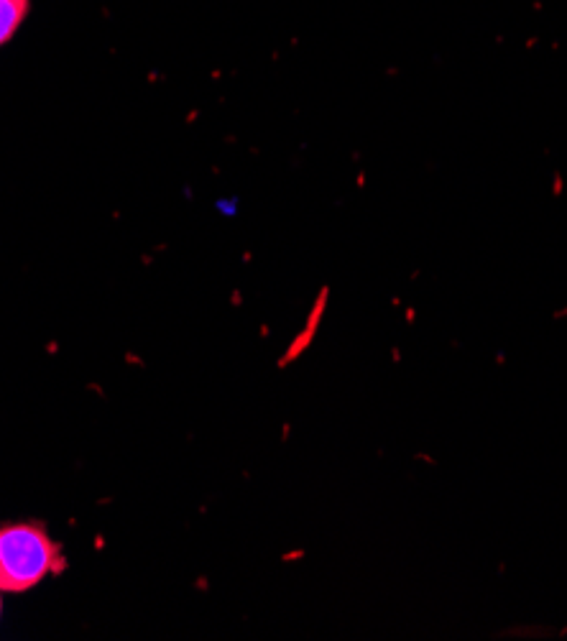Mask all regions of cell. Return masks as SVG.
<instances>
[{
    "label": "cell",
    "instance_id": "6da1fadb",
    "mask_svg": "<svg viewBox=\"0 0 567 641\" xmlns=\"http://www.w3.org/2000/svg\"><path fill=\"white\" fill-rule=\"evenodd\" d=\"M62 552L44 529L13 524L0 529V593H23L59 567Z\"/></svg>",
    "mask_w": 567,
    "mask_h": 641
},
{
    "label": "cell",
    "instance_id": "7a4b0ae2",
    "mask_svg": "<svg viewBox=\"0 0 567 641\" xmlns=\"http://www.w3.org/2000/svg\"><path fill=\"white\" fill-rule=\"evenodd\" d=\"M26 11L28 0H0V46L18 31V26L26 18Z\"/></svg>",
    "mask_w": 567,
    "mask_h": 641
},
{
    "label": "cell",
    "instance_id": "3957f363",
    "mask_svg": "<svg viewBox=\"0 0 567 641\" xmlns=\"http://www.w3.org/2000/svg\"><path fill=\"white\" fill-rule=\"evenodd\" d=\"M0 608H3V603H0Z\"/></svg>",
    "mask_w": 567,
    "mask_h": 641
}]
</instances>
